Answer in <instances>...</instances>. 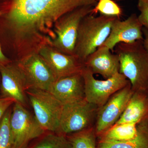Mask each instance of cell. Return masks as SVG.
Here are the masks:
<instances>
[{
  "mask_svg": "<svg viewBox=\"0 0 148 148\" xmlns=\"http://www.w3.org/2000/svg\"><path fill=\"white\" fill-rule=\"evenodd\" d=\"M98 0H9L6 18L22 45L53 38L56 22L67 14L85 6H95Z\"/></svg>",
  "mask_w": 148,
  "mask_h": 148,
  "instance_id": "6da1fadb",
  "label": "cell"
},
{
  "mask_svg": "<svg viewBox=\"0 0 148 148\" xmlns=\"http://www.w3.org/2000/svg\"><path fill=\"white\" fill-rule=\"evenodd\" d=\"M113 51L119 58V73L129 81L132 90H148V55L143 40L120 43Z\"/></svg>",
  "mask_w": 148,
  "mask_h": 148,
  "instance_id": "7a4b0ae2",
  "label": "cell"
},
{
  "mask_svg": "<svg viewBox=\"0 0 148 148\" xmlns=\"http://www.w3.org/2000/svg\"><path fill=\"white\" fill-rule=\"evenodd\" d=\"M116 16L93 15L85 16L80 24L74 55L83 63L91 53L103 45L108 37Z\"/></svg>",
  "mask_w": 148,
  "mask_h": 148,
  "instance_id": "3957f363",
  "label": "cell"
},
{
  "mask_svg": "<svg viewBox=\"0 0 148 148\" xmlns=\"http://www.w3.org/2000/svg\"><path fill=\"white\" fill-rule=\"evenodd\" d=\"M93 6L82 7L67 14L56 22L53 28V38L49 45L62 53L74 55L81 22L92 13Z\"/></svg>",
  "mask_w": 148,
  "mask_h": 148,
  "instance_id": "277c9868",
  "label": "cell"
},
{
  "mask_svg": "<svg viewBox=\"0 0 148 148\" xmlns=\"http://www.w3.org/2000/svg\"><path fill=\"white\" fill-rule=\"evenodd\" d=\"M26 93L41 126L45 131L58 134L64 105L47 90L29 88Z\"/></svg>",
  "mask_w": 148,
  "mask_h": 148,
  "instance_id": "5b68a950",
  "label": "cell"
},
{
  "mask_svg": "<svg viewBox=\"0 0 148 148\" xmlns=\"http://www.w3.org/2000/svg\"><path fill=\"white\" fill-rule=\"evenodd\" d=\"M98 110L86 99L64 105L58 134L68 135L95 127Z\"/></svg>",
  "mask_w": 148,
  "mask_h": 148,
  "instance_id": "8992f818",
  "label": "cell"
},
{
  "mask_svg": "<svg viewBox=\"0 0 148 148\" xmlns=\"http://www.w3.org/2000/svg\"><path fill=\"white\" fill-rule=\"evenodd\" d=\"M10 125L13 148H27L32 140L42 135L45 131L35 116L24 106L17 103L13 104Z\"/></svg>",
  "mask_w": 148,
  "mask_h": 148,
  "instance_id": "52a82bcc",
  "label": "cell"
},
{
  "mask_svg": "<svg viewBox=\"0 0 148 148\" xmlns=\"http://www.w3.org/2000/svg\"><path fill=\"white\" fill-rule=\"evenodd\" d=\"M82 75L84 81L86 100L98 106L99 108L104 106L112 95L129 82L124 75L119 73L108 79H96L94 75L84 66Z\"/></svg>",
  "mask_w": 148,
  "mask_h": 148,
  "instance_id": "ba28073f",
  "label": "cell"
},
{
  "mask_svg": "<svg viewBox=\"0 0 148 148\" xmlns=\"http://www.w3.org/2000/svg\"><path fill=\"white\" fill-rule=\"evenodd\" d=\"M133 92L129 82L124 87L112 95L105 105L99 108L95 125L97 136L116 123L126 108Z\"/></svg>",
  "mask_w": 148,
  "mask_h": 148,
  "instance_id": "9c48e42d",
  "label": "cell"
},
{
  "mask_svg": "<svg viewBox=\"0 0 148 148\" xmlns=\"http://www.w3.org/2000/svg\"><path fill=\"white\" fill-rule=\"evenodd\" d=\"M16 64L24 74L29 88L48 91L56 80L45 61L38 52L29 53Z\"/></svg>",
  "mask_w": 148,
  "mask_h": 148,
  "instance_id": "30bf717a",
  "label": "cell"
},
{
  "mask_svg": "<svg viewBox=\"0 0 148 148\" xmlns=\"http://www.w3.org/2000/svg\"><path fill=\"white\" fill-rule=\"evenodd\" d=\"M45 61L56 79L81 73L84 63L75 55L61 52L49 45L44 44L37 51Z\"/></svg>",
  "mask_w": 148,
  "mask_h": 148,
  "instance_id": "8fae6325",
  "label": "cell"
},
{
  "mask_svg": "<svg viewBox=\"0 0 148 148\" xmlns=\"http://www.w3.org/2000/svg\"><path fill=\"white\" fill-rule=\"evenodd\" d=\"M0 73L3 98H12L15 103L25 106L26 91L29 89V86L24 74L16 63L0 65Z\"/></svg>",
  "mask_w": 148,
  "mask_h": 148,
  "instance_id": "7c38bea8",
  "label": "cell"
},
{
  "mask_svg": "<svg viewBox=\"0 0 148 148\" xmlns=\"http://www.w3.org/2000/svg\"><path fill=\"white\" fill-rule=\"evenodd\" d=\"M143 25L136 14H131L126 19L119 18L114 21L110 32L103 45L113 51L116 46L120 43H130L143 40Z\"/></svg>",
  "mask_w": 148,
  "mask_h": 148,
  "instance_id": "4fadbf2b",
  "label": "cell"
},
{
  "mask_svg": "<svg viewBox=\"0 0 148 148\" xmlns=\"http://www.w3.org/2000/svg\"><path fill=\"white\" fill-rule=\"evenodd\" d=\"M110 49L101 45L91 53L84 62L85 68L93 75H101L108 79L119 73V58Z\"/></svg>",
  "mask_w": 148,
  "mask_h": 148,
  "instance_id": "5bb4252c",
  "label": "cell"
},
{
  "mask_svg": "<svg viewBox=\"0 0 148 148\" xmlns=\"http://www.w3.org/2000/svg\"><path fill=\"white\" fill-rule=\"evenodd\" d=\"M48 91L63 105L85 99L82 73L56 79Z\"/></svg>",
  "mask_w": 148,
  "mask_h": 148,
  "instance_id": "9a60e30c",
  "label": "cell"
},
{
  "mask_svg": "<svg viewBox=\"0 0 148 148\" xmlns=\"http://www.w3.org/2000/svg\"><path fill=\"white\" fill-rule=\"evenodd\" d=\"M148 119V90L134 91L126 108L114 125L135 123Z\"/></svg>",
  "mask_w": 148,
  "mask_h": 148,
  "instance_id": "2e32d148",
  "label": "cell"
},
{
  "mask_svg": "<svg viewBox=\"0 0 148 148\" xmlns=\"http://www.w3.org/2000/svg\"><path fill=\"white\" fill-rule=\"evenodd\" d=\"M97 148H148V119L138 124L136 137L127 141L97 140Z\"/></svg>",
  "mask_w": 148,
  "mask_h": 148,
  "instance_id": "e0dca14e",
  "label": "cell"
},
{
  "mask_svg": "<svg viewBox=\"0 0 148 148\" xmlns=\"http://www.w3.org/2000/svg\"><path fill=\"white\" fill-rule=\"evenodd\" d=\"M138 132V124L124 123L114 125L97 136V140L124 141L133 139Z\"/></svg>",
  "mask_w": 148,
  "mask_h": 148,
  "instance_id": "ac0fdd59",
  "label": "cell"
},
{
  "mask_svg": "<svg viewBox=\"0 0 148 148\" xmlns=\"http://www.w3.org/2000/svg\"><path fill=\"white\" fill-rule=\"evenodd\" d=\"M71 148H97L95 127L66 135Z\"/></svg>",
  "mask_w": 148,
  "mask_h": 148,
  "instance_id": "d6986e66",
  "label": "cell"
},
{
  "mask_svg": "<svg viewBox=\"0 0 148 148\" xmlns=\"http://www.w3.org/2000/svg\"><path fill=\"white\" fill-rule=\"evenodd\" d=\"M32 148H71L66 135L53 133L47 135Z\"/></svg>",
  "mask_w": 148,
  "mask_h": 148,
  "instance_id": "ffe728a7",
  "label": "cell"
},
{
  "mask_svg": "<svg viewBox=\"0 0 148 148\" xmlns=\"http://www.w3.org/2000/svg\"><path fill=\"white\" fill-rule=\"evenodd\" d=\"M12 111L9 109L0 121V148H13L10 119Z\"/></svg>",
  "mask_w": 148,
  "mask_h": 148,
  "instance_id": "44dd1931",
  "label": "cell"
},
{
  "mask_svg": "<svg viewBox=\"0 0 148 148\" xmlns=\"http://www.w3.org/2000/svg\"><path fill=\"white\" fill-rule=\"evenodd\" d=\"M99 12L106 16H116L119 18L122 14L121 8L113 0H98L93 7L92 14Z\"/></svg>",
  "mask_w": 148,
  "mask_h": 148,
  "instance_id": "7402d4cb",
  "label": "cell"
},
{
  "mask_svg": "<svg viewBox=\"0 0 148 148\" xmlns=\"http://www.w3.org/2000/svg\"><path fill=\"white\" fill-rule=\"evenodd\" d=\"M138 8L140 12L139 20L143 27L148 29V5L138 3Z\"/></svg>",
  "mask_w": 148,
  "mask_h": 148,
  "instance_id": "603a6c76",
  "label": "cell"
},
{
  "mask_svg": "<svg viewBox=\"0 0 148 148\" xmlns=\"http://www.w3.org/2000/svg\"><path fill=\"white\" fill-rule=\"evenodd\" d=\"M15 103L14 100L11 98H0V121L6 112Z\"/></svg>",
  "mask_w": 148,
  "mask_h": 148,
  "instance_id": "cb8c5ba5",
  "label": "cell"
},
{
  "mask_svg": "<svg viewBox=\"0 0 148 148\" xmlns=\"http://www.w3.org/2000/svg\"><path fill=\"white\" fill-rule=\"evenodd\" d=\"M143 31L144 36L143 44L148 55V29L143 27Z\"/></svg>",
  "mask_w": 148,
  "mask_h": 148,
  "instance_id": "d4e9b609",
  "label": "cell"
},
{
  "mask_svg": "<svg viewBox=\"0 0 148 148\" xmlns=\"http://www.w3.org/2000/svg\"><path fill=\"white\" fill-rule=\"evenodd\" d=\"M9 61L8 58L3 53L0 45V65L8 64L9 63Z\"/></svg>",
  "mask_w": 148,
  "mask_h": 148,
  "instance_id": "484cf974",
  "label": "cell"
},
{
  "mask_svg": "<svg viewBox=\"0 0 148 148\" xmlns=\"http://www.w3.org/2000/svg\"><path fill=\"white\" fill-rule=\"evenodd\" d=\"M138 3H141L148 5V0H139Z\"/></svg>",
  "mask_w": 148,
  "mask_h": 148,
  "instance_id": "4316f807",
  "label": "cell"
}]
</instances>
